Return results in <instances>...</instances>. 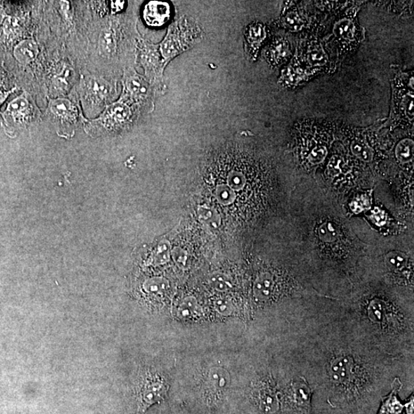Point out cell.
Listing matches in <instances>:
<instances>
[{
    "label": "cell",
    "instance_id": "11",
    "mask_svg": "<svg viewBox=\"0 0 414 414\" xmlns=\"http://www.w3.org/2000/svg\"><path fill=\"white\" fill-rule=\"evenodd\" d=\"M172 6L168 3L151 1L145 5L143 18L151 27H161L172 18Z\"/></svg>",
    "mask_w": 414,
    "mask_h": 414
},
{
    "label": "cell",
    "instance_id": "13",
    "mask_svg": "<svg viewBox=\"0 0 414 414\" xmlns=\"http://www.w3.org/2000/svg\"><path fill=\"white\" fill-rule=\"evenodd\" d=\"M291 55L290 44L286 38L277 36L266 48L265 56L268 63L273 68L285 63Z\"/></svg>",
    "mask_w": 414,
    "mask_h": 414
},
{
    "label": "cell",
    "instance_id": "25",
    "mask_svg": "<svg viewBox=\"0 0 414 414\" xmlns=\"http://www.w3.org/2000/svg\"><path fill=\"white\" fill-rule=\"evenodd\" d=\"M209 285L218 291H227L232 288L231 280L226 275L221 272L214 273L209 277Z\"/></svg>",
    "mask_w": 414,
    "mask_h": 414
},
{
    "label": "cell",
    "instance_id": "23",
    "mask_svg": "<svg viewBox=\"0 0 414 414\" xmlns=\"http://www.w3.org/2000/svg\"><path fill=\"white\" fill-rule=\"evenodd\" d=\"M395 156L401 164L413 163L414 156V144L410 138H405L397 144Z\"/></svg>",
    "mask_w": 414,
    "mask_h": 414
},
{
    "label": "cell",
    "instance_id": "10",
    "mask_svg": "<svg viewBox=\"0 0 414 414\" xmlns=\"http://www.w3.org/2000/svg\"><path fill=\"white\" fill-rule=\"evenodd\" d=\"M268 34H269V29L262 22H251L247 27L245 48L251 60H256L259 50H261Z\"/></svg>",
    "mask_w": 414,
    "mask_h": 414
},
{
    "label": "cell",
    "instance_id": "14",
    "mask_svg": "<svg viewBox=\"0 0 414 414\" xmlns=\"http://www.w3.org/2000/svg\"><path fill=\"white\" fill-rule=\"evenodd\" d=\"M345 132L349 149L354 156L364 163H371L375 156V153L371 146L362 139L358 132H354V129L346 127Z\"/></svg>",
    "mask_w": 414,
    "mask_h": 414
},
{
    "label": "cell",
    "instance_id": "2",
    "mask_svg": "<svg viewBox=\"0 0 414 414\" xmlns=\"http://www.w3.org/2000/svg\"><path fill=\"white\" fill-rule=\"evenodd\" d=\"M202 37V31L199 24L188 15L170 24L163 41L158 45L165 67L177 56L200 43Z\"/></svg>",
    "mask_w": 414,
    "mask_h": 414
},
{
    "label": "cell",
    "instance_id": "6",
    "mask_svg": "<svg viewBox=\"0 0 414 414\" xmlns=\"http://www.w3.org/2000/svg\"><path fill=\"white\" fill-rule=\"evenodd\" d=\"M312 389L306 380L300 378L292 380L282 396L283 414H312Z\"/></svg>",
    "mask_w": 414,
    "mask_h": 414
},
{
    "label": "cell",
    "instance_id": "15",
    "mask_svg": "<svg viewBox=\"0 0 414 414\" xmlns=\"http://www.w3.org/2000/svg\"><path fill=\"white\" fill-rule=\"evenodd\" d=\"M50 109L56 119L61 123L74 124L78 120L76 105L64 97H57L50 102Z\"/></svg>",
    "mask_w": 414,
    "mask_h": 414
},
{
    "label": "cell",
    "instance_id": "31",
    "mask_svg": "<svg viewBox=\"0 0 414 414\" xmlns=\"http://www.w3.org/2000/svg\"><path fill=\"white\" fill-rule=\"evenodd\" d=\"M184 251H181V249H175L173 251V257L174 258L175 262L181 265L184 266L186 263V256L184 255Z\"/></svg>",
    "mask_w": 414,
    "mask_h": 414
},
{
    "label": "cell",
    "instance_id": "12",
    "mask_svg": "<svg viewBox=\"0 0 414 414\" xmlns=\"http://www.w3.org/2000/svg\"><path fill=\"white\" fill-rule=\"evenodd\" d=\"M125 89L129 99L140 102L147 99L150 84L147 79L137 74L133 69H130L125 72Z\"/></svg>",
    "mask_w": 414,
    "mask_h": 414
},
{
    "label": "cell",
    "instance_id": "33",
    "mask_svg": "<svg viewBox=\"0 0 414 414\" xmlns=\"http://www.w3.org/2000/svg\"><path fill=\"white\" fill-rule=\"evenodd\" d=\"M406 411L404 414H413V399H412L407 404L405 405Z\"/></svg>",
    "mask_w": 414,
    "mask_h": 414
},
{
    "label": "cell",
    "instance_id": "21",
    "mask_svg": "<svg viewBox=\"0 0 414 414\" xmlns=\"http://www.w3.org/2000/svg\"><path fill=\"white\" fill-rule=\"evenodd\" d=\"M75 72L71 67L64 66L53 78V88L56 94H66L74 81Z\"/></svg>",
    "mask_w": 414,
    "mask_h": 414
},
{
    "label": "cell",
    "instance_id": "30",
    "mask_svg": "<svg viewBox=\"0 0 414 414\" xmlns=\"http://www.w3.org/2000/svg\"><path fill=\"white\" fill-rule=\"evenodd\" d=\"M283 21L289 28L298 27L300 25V19L296 13H289Z\"/></svg>",
    "mask_w": 414,
    "mask_h": 414
},
{
    "label": "cell",
    "instance_id": "9",
    "mask_svg": "<svg viewBox=\"0 0 414 414\" xmlns=\"http://www.w3.org/2000/svg\"><path fill=\"white\" fill-rule=\"evenodd\" d=\"M139 60L150 82H159L165 69L158 46L142 40L138 46Z\"/></svg>",
    "mask_w": 414,
    "mask_h": 414
},
{
    "label": "cell",
    "instance_id": "8",
    "mask_svg": "<svg viewBox=\"0 0 414 414\" xmlns=\"http://www.w3.org/2000/svg\"><path fill=\"white\" fill-rule=\"evenodd\" d=\"M40 111L29 95L24 93L12 101L4 112L8 123L18 125H26L38 120Z\"/></svg>",
    "mask_w": 414,
    "mask_h": 414
},
{
    "label": "cell",
    "instance_id": "32",
    "mask_svg": "<svg viewBox=\"0 0 414 414\" xmlns=\"http://www.w3.org/2000/svg\"><path fill=\"white\" fill-rule=\"evenodd\" d=\"M125 1L112 2L111 6L113 12L116 13L123 9Z\"/></svg>",
    "mask_w": 414,
    "mask_h": 414
},
{
    "label": "cell",
    "instance_id": "26",
    "mask_svg": "<svg viewBox=\"0 0 414 414\" xmlns=\"http://www.w3.org/2000/svg\"><path fill=\"white\" fill-rule=\"evenodd\" d=\"M385 262L389 269L399 271L405 267L407 258L401 251H391L386 256Z\"/></svg>",
    "mask_w": 414,
    "mask_h": 414
},
{
    "label": "cell",
    "instance_id": "22",
    "mask_svg": "<svg viewBox=\"0 0 414 414\" xmlns=\"http://www.w3.org/2000/svg\"><path fill=\"white\" fill-rule=\"evenodd\" d=\"M356 32L355 24L347 18L339 20L334 27L336 36L343 41H354Z\"/></svg>",
    "mask_w": 414,
    "mask_h": 414
},
{
    "label": "cell",
    "instance_id": "17",
    "mask_svg": "<svg viewBox=\"0 0 414 414\" xmlns=\"http://www.w3.org/2000/svg\"><path fill=\"white\" fill-rule=\"evenodd\" d=\"M39 53V46L35 40L25 39L15 46L14 56L20 63L29 64L36 60Z\"/></svg>",
    "mask_w": 414,
    "mask_h": 414
},
{
    "label": "cell",
    "instance_id": "27",
    "mask_svg": "<svg viewBox=\"0 0 414 414\" xmlns=\"http://www.w3.org/2000/svg\"><path fill=\"white\" fill-rule=\"evenodd\" d=\"M214 307L217 313L223 316L231 315L234 312V305L232 300L227 296H220L215 298Z\"/></svg>",
    "mask_w": 414,
    "mask_h": 414
},
{
    "label": "cell",
    "instance_id": "18",
    "mask_svg": "<svg viewBox=\"0 0 414 414\" xmlns=\"http://www.w3.org/2000/svg\"><path fill=\"white\" fill-rule=\"evenodd\" d=\"M394 385L392 392L383 399L378 414H401L405 408L397 396L402 386L401 381L396 379Z\"/></svg>",
    "mask_w": 414,
    "mask_h": 414
},
{
    "label": "cell",
    "instance_id": "5",
    "mask_svg": "<svg viewBox=\"0 0 414 414\" xmlns=\"http://www.w3.org/2000/svg\"><path fill=\"white\" fill-rule=\"evenodd\" d=\"M228 371L222 366H212L202 373L200 380L202 399L209 406L220 403L230 385Z\"/></svg>",
    "mask_w": 414,
    "mask_h": 414
},
{
    "label": "cell",
    "instance_id": "19",
    "mask_svg": "<svg viewBox=\"0 0 414 414\" xmlns=\"http://www.w3.org/2000/svg\"><path fill=\"white\" fill-rule=\"evenodd\" d=\"M99 50L104 56L111 57L116 53L118 34L115 27L110 26L101 32L99 40Z\"/></svg>",
    "mask_w": 414,
    "mask_h": 414
},
{
    "label": "cell",
    "instance_id": "16",
    "mask_svg": "<svg viewBox=\"0 0 414 414\" xmlns=\"http://www.w3.org/2000/svg\"><path fill=\"white\" fill-rule=\"evenodd\" d=\"M413 89L399 88L396 89L395 94V102L397 112L401 119L412 123L414 118L413 111Z\"/></svg>",
    "mask_w": 414,
    "mask_h": 414
},
{
    "label": "cell",
    "instance_id": "34",
    "mask_svg": "<svg viewBox=\"0 0 414 414\" xmlns=\"http://www.w3.org/2000/svg\"><path fill=\"white\" fill-rule=\"evenodd\" d=\"M8 95H9V93H6L0 90V104H1L6 100Z\"/></svg>",
    "mask_w": 414,
    "mask_h": 414
},
{
    "label": "cell",
    "instance_id": "24",
    "mask_svg": "<svg viewBox=\"0 0 414 414\" xmlns=\"http://www.w3.org/2000/svg\"><path fill=\"white\" fill-rule=\"evenodd\" d=\"M168 289V282L165 279L160 277L149 279L143 284V289L145 294L153 297L165 295Z\"/></svg>",
    "mask_w": 414,
    "mask_h": 414
},
{
    "label": "cell",
    "instance_id": "28",
    "mask_svg": "<svg viewBox=\"0 0 414 414\" xmlns=\"http://www.w3.org/2000/svg\"><path fill=\"white\" fill-rule=\"evenodd\" d=\"M307 59L312 66H323L326 63V56L318 46H310L308 48Z\"/></svg>",
    "mask_w": 414,
    "mask_h": 414
},
{
    "label": "cell",
    "instance_id": "29",
    "mask_svg": "<svg viewBox=\"0 0 414 414\" xmlns=\"http://www.w3.org/2000/svg\"><path fill=\"white\" fill-rule=\"evenodd\" d=\"M200 220L207 223L208 226H212L213 228L216 227L219 224V216L214 212V210L211 208H201L200 209Z\"/></svg>",
    "mask_w": 414,
    "mask_h": 414
},
{
    "label": "cell",
    "instance_id": "7",
    "mask_svg": "<svg viewBox=\"0 0 414 414\" xmlns=\"http://www.w3.org/2000/svg\"><path fill=\"white\" fill-rule=\"evenodd\" d=\"M132 117L133 110L131 105L123 99L109 104L97 118L89 123V125L96 129L113 131L127 125Z\"/></svg>",
    "mask_w": 414,
    "mask_h": 414
},
{
    "label": "cell",
    "instance_id": "20",
    "mask_svg": "<svg viewBox=\"0 0 414 414\" xmlns=\"http://www.w3.org/2000/svg\"><path fill=\"white\" fill-rule=\"evenodd\" d=\"M202 310L196 298L188 296L177 308V316L181 320H194L200 317Z\"/></svg>",
    "mask_w": 414,
    "mask_h": 414
},
{
    "label": "cell",
    "instance_id": "1",
    "mask_svg": "<svg viewBox=\"0 0 414 414\" xmlns=\"http://www.w3.org/2000/svg\"><path fill=\"white\" fill-rule=\"evenodd\" d=\"M331 125L320 124L311 119L298 121L294 127L302 159L308 165L316 166L326 158Z\"/></svg>",
    "mask_w": 414,
    "mask_h": 414
},
{
    "label": "cell",
    "instance_id": "4",
    "mask_svg": "<svg viewBox=\"0 0 414 414\" xmlns=\"http://www.w3.org/2000/svg\"><path fill=\"white\" fill-rule=\"evenodd\" d=\"M80 92L85 112L92 116L111 104L116 95V88L102 77L87 76L81 82Z\"/></svg>",
    "mask_w": 414,
    "mask_h": 414
},
{
    "label": "cell",
    "instance_id": "3",
    "mask_svg": "<svg viewBox=\"0 0 414 414\" xmlns=\"http://www.w3.org/2000/svg\"><path fill=\"white\" fill-rule=\"evenodd\" d=\"M169 388V380L163 373L150 368L143 370L135 386L137 413L144 414L154 404L165 401Z\"/></svg>",
    "mask_w": 414,
    "mask_h": 414
}]
</instances>
